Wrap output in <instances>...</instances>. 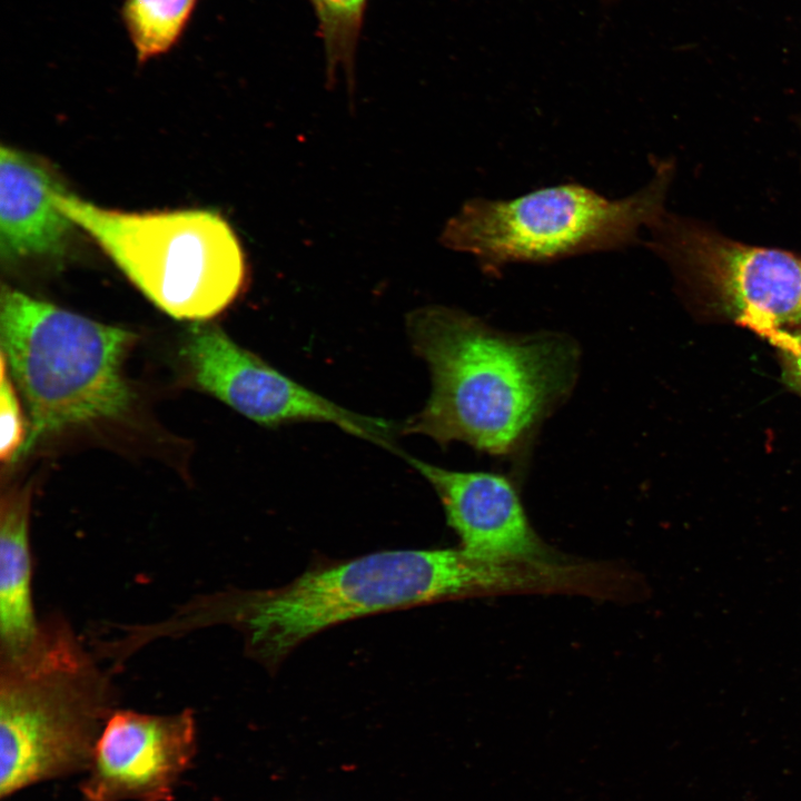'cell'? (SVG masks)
I'll use <instances>...</instances> for the list:
<instances>
[{
	"label": "cell",
	"mask_w": 801,
	"mask_h": 801,
	"mask_svg": "<svg viewBox=\"0 0 801 801\" xmlns=\"http://www.w3.org/2000/svg\"><path fill=\"white\" fill-rule=\"evenodd\" d=\"M406 324L432 389L422 411L402 424V434L524 459L544 421L575 385L580 349L567 335L510 334L439 305L412 312Z\"/></svg>",
	"instance_id": "6da1fadb"
},
{
	"label": "cell",
	"mask_w": 801,
	"mask_h": 801,
	"mask_svg": "<svg viewBox=\"0 0 801 801\" xmlns=\"http://www.w3.org/2000/svg\"><path fill=\"white\" fill-rule=\"evenodd\" d=\"M521 570L483 561L461 547L387 550L314 561L289 583L230 590L207 597L205 623L238 629L248 655L276 671L309 637L340 623L382 612L478 594L518 591Z\"/></svg>",
	"instance_id": "7a4b0ae2"
},
{
	"label": "cell",
	"mask_w": 801,
	"mask_h": 801,
	"mask_svg": "<svg viewBox=\"0 0 801 801\" xmlns=\"http://www.w3.org/2000/svg\"><path fill=\"white\" fill-rule=\"evenodd\" d=\"M107 674L68 623H40L32 647L0 660V795L87 771L115 711Z\"/></svg>",
	"instance_id": "3957f363"
},
{
	"label": "cell",
	"mask_w": 801,
	"mask_h": 801,
	"mask_svg": "<svg viewBox=\"0 0 801 801\" xmlns=\"http://www.w3.org/2000/svg\"><path fill=\"white\" fill-rule=\"evenodd\" d=\"M1 355L29 411L20 454L69 426L121 415L131 390L123 362L134 335L3 286Z\"/></svg>",
	"instance_id": "277c9868"
},
{
	"label": "cell",
	"mask_w": 801,
	"mask_h": 801,
	"mask_svg": "<svg viewBox=\"0 0 801 801\" xmlns=\"http://www.w3.org/2000/svg\"><path fill=\"white\" fill-rule=\"evenodd\" d=\"M58 208L87 231L155 305L179 319L216 316L238 296L245 259L227 221L208 210L127 212L69 195Z\"/></svg>",
	"instance_id": "5b68a950"
},
{
	"label": "cell",
	"mask_w": 801,
	"mask_h": 801,
	"mask_svg": "<svg viewBox=\"0 0 801 801\" xmlns=\"http://www.w3.org/2000/svg\"><path fill=\"white\" fill-rule=\"evenodd\" d=\"M672 167H657L635 194L609 199L580 184L533 190L508 200L475 198L447 222L445 246L475 256L497 275L511 263H546L574 255L622 249L639 240L642 227L664 215Z\"/></svg>",
	"instance_id": "8992f818"
},
{
	"label": "cell",
	"mask_w": 801,
	"mask_h": 801,
	"mask_svg": "<svg viewBox=\"0 0 801 801\" xmlns=\"http://www.w3.org/2000/svg\"><path fill=\"white\" fill-rule=\"evenodd\" d=\"M651 229L653 250L738 324L762 337L801 327V256L743 244L672 215Z\"/></svg>",
	"instance_id": "52a82bcc"
},
{
	"label": "cell",
	"mask_w": 801,
	"mask_h": 801,
	"mask_svg": "<svg viewBox=\"0 0 801 801\" xmlns=\"http://www.w3.org/2000/svg\"><path fill=\"white\" fill-rule=\"evenodd\" d=\"M184 354L197 384L257 424L332 423L346 433L388 449L400 425L352 412L279 372L235 343L221 328L196 323Z\"/></svg>",
	"instance_id": "ba28073f"
},
{
	"label": "cell",
	"mask_w": 801,
	"mask_h": 801,
	"mask_svg": "<svg viewBox=\"0 0 801 801\" xmlns=\"http://www.w3.org/2000/svg\"><path fill=\"white\" fill-rule=\"evenodd\" d=\"M197 753L190 709L165 715L115 710L80 784L86 801H171Z\"/></svg>",
	"instance_id": "9c48e42d"
},
{
	"label": "cell",
	"mask_w": 801,
	"mask_h": 801,
	"mask_svg": "<svg viewBox=\"0 0 801 801\" xmlns=\"http://www.w3.org/2000/svg\"><path fill=\"white\" fill-rule=\"evenodd\" d=\"M403 456L436 492L464 552L502 564H557L532 527L508 475L449 469Z\"/></svg>",
	"instance_id": "30bf717a"
},
{
	"label": "cell",
	"mask_w": 801,
	"mask_h": 801,
	"mask_svg": "<svg viewBox=\"0 0 801 801\" xmlns=\"http://www.w3.org/2000/svg\"><path fill=\"white\" fill-rule=\"evenodd\" d=\"M62 190L52 171L34 157L0 150V248L2 258L60 256L71 220L55 197Z\"/></svg>",
	"instance_id": "8fae6325"
},
{
	"label": "cell",
	"mask_w": 801,
	"mask_h": 801,
	"mask_svg": "<svg viewBox=\"0 0 801 801\" xmlns=\"http://www.w3.org/2000/svg\"><path fill=\"white\" fill-rule=\"evenodd\" d=\"M31 490L8 491L0 507V660L24 655L40 633L31 601Z\"/></svg>",
	"instance_id": "7c38bea8"
},
{
	"label": "cell",
	"mask_w": 801,
	"mask_h": 801,
	"mask_svg": "<svg viewBox=\"0 0 801 801\" xmlns=\"http://www.w3.org/2000/svg\"><path fill=\"white\" fill-rule=\"evenodd\" d=\"M198 0H123L120 17L138 62L171 51L182 38Z\"/></svg>",
	"instance_id": "4fadbf2b"
},
{
	"label": "cell",
	"mask_w": 801,
	"mask_h": 801,
	"mask_svg": "<svg viewBox=\"0 0 801 801\" xmlns=\"http://www.w3.org/2000/svg\"><path fill=\"white\" fill-rule=\"evenodd\" d=\"M324 42L328 80L337 68L353 83L354 58L367 0H309Z\"/></svg>",
	"instance_id": "5bb4252c"
},
{
	"label": "cell",
	"mask_w": 801,
	"mask_h": 801,
	"mask_svg": "<svg viewBox=\"0 0 801 801\" xmlns=\"http://www.w3.org/2000/svg\"><path fill=\"white\" fill-rule=\"evenodd\" d=\"M1 355L0 383V458L8 463L20 454L26 442V427L18 394Z\"/></svg>",
	"instance_id": "9a60e30c"
},
{
	"label": "cell",
	"mask_w": 801,
	"mask_h": 801,
	"mask_svg": "<svg viewBox=\"0 0 801 801\" xmlns=\"http://www.w3.org/2000/svg\"><path fill=\"white\" fill-rule=\"evenodd\" d=\"M763 337L778 349L788 383L801 392V327L775 329Z\"/></svg>",
	"instance_id": "2e32d148"
},
{
	"label": "cell",
	"mask_w": 801,
	"mask_h": 801,
	"mask_svg": "<svg viewBox=\"0 0 801 801\" xmlns=\"http://www.w3.org/2000/svg\"><path fill=\"white\" fill-rule=\"evenodd\" d=\"M605 3L614 2L615 0H603Z\"/></svg>",
	"instance_id": "e0dca14e"
}]
</instances>
